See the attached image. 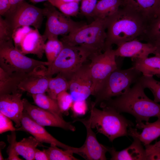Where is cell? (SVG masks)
Listing matches in <instances>:
<instances>
[{
  "label": "cell",
  "instance_id": "3957f363",
  "mask_svg": "<svg viewBox=\"0 0 160 160\" xmlns=\"http://www.w3.org/2000/svg\"><path fill=\"white\" fill-rule=\"evenodd\" d=\"M109 17L95 19L90 23L63 36L60 40L64 43L81 47L89 54L90 57L101 53L105 50Z\"/></svg>",
  "mask_w": 160,
  "mask_h": 160
},
{
  "label": "cell",
  "instance_id": "b9f144b4",
  "mask_svg": "<svg viewBox=\"0 0 160 160\" xmlns=\"http://www.w3.org/2000/svg\"><path fill=\"white\" fill-rule=\"evenodd\" d=\"M35 160H49L45 149L41 151L37 148L35 153Z\"/></svg>",
  "mask_w": 160,
  "mask_h": 160
},
{
  "label": "cell",
  "instance_id": "d4e9b609",
  "mask_svg": "<svg viewBox=\"0 0 160 160\" xmlns=\"http://www.w3.org/2000/svg\"><path fill=\"white\" fill-rule=\"evenodd\" d=\"M124 0H100L97 1L92 17L105 18L112 15L123 6Z\"/></svg>",
  "mask_w": 160,
  "mask_h": 160
},
{
  "label": "cell",
  "instance_id": "cb8c5ba5",
  "mask_svg": "<svg viewBox=\"0 0 160 160\" xmlns=\"http://www.w3.org/2000/svg\"><path fill=\"white\" fill-rule=\"evenodd\" d=\"M44 146L33 137L23 138L19 142L16 141L15 150L19 155L27 160H35V153L37 146Z\"/></svg>",
  "mask_w": 160,
  "mask_h": 160
},
{
  "label": "cell",
  "instance_id": "bcb514c9",
  "mask_svg": "<svg viewBox=\"0 0 160 160\" xmlns=\"http://www.w3.org/2000/svg\"><path fill=\"white\" fill-rule=\"evenodd\" d=\"M62 1L66 2H79L81 0H62Z\"/></svg>",
  "mask_w": 160,
  "mask_h": 160
},
{
  "label": "cell",
  "instance_id": "30bf717a",
  "mask_svg": "<svg viewBox=\"0 0 160 160\" xmlns=\"http://www.w3.org/2000/svg\"><path fill=\"white\" fill-rule=\"evenodd\" d=\"M3 16L13 31L24 26L40 28L43 19V9L27 3L24 0L13 10L8 11Z\"/></svg>",
  "mask_w": 160,
  "mask_h": 160
},
{
  "label": "cell",
  "instance_id": "f35d334b",
  "mask_svg": "<svg viewBox=\"0 0 160 160\" xmlns=\"http://www.w3.org/2000/svg\"><path fill=\"white\" fill-rule=\"evenodd\" d=\"M31 29L29 26H24L17 28L14 31L12 38L15 47L18 46L24 35Z\"/></svg>",
  "mask_w": 160,
  "mask_h": 160
},
{
  "label": "cell",
  "instance_id": "ee69618b",
  "mask_svg": "<svg viewBox=\"0 0 160 160\" xmlns=\"http://www.w3.org/2000/svg\"><path fill=\"white\" fill-rule=\"evenodd\" d=\"M153 45L156 48L155 54L156 53H160V41L155 43Z\"/></svg>",
  "mask_w": 160,
  "mask_h": 160
},
{
  "label": "cell",
  "instance_id": "83f0119b",
  "mask_svg": "<svg viewBox=\"0 0 160 160\" xmlns=\"http://www.w3.org/2000/svg\"><path fill=\"white\" fill-rule=\"evenodd\" d=\"M139 39L153 44L160 41V15L148 24L144 33Z\"/></svg>",
  "mask_w": 160,
  "mask_h": 160
},
{
  "label": "cell",
  "instance_id": "f1b7e54d",
  "mask_svg": "<svg viewBox=\"0 0 160 160\" xmlns=\"http://www.w3.org/2000/svg\"><path fill=\"white\" fill-rule=\"evenodd\" d=\"M63 47V42L58 39V37H53L47 39L45 44L44 53L49 65L51 64L56 59Z\"/></svg>",
  "mask_w": 160,
  "mask_h": 160
},
{
  "label": "cell",
  "instance_id": "1f68e13d",
  "mask_svg": "<svg viewBox=\"0 0 160 160\" xmlns=\"http://www.w3.org/2000/svg\"><path fill=\"white\" fill-rule=\"evenodd\" d=\"M139 80L143 87L149 89L154 96V101L160 103V81L155 79L153 76L143 75Z\"/></svg>",
  "mask_w": 160,
  "mask_h": 160
},
{
  "label": "cell",
  "instance_id": "e575fe53",
  "mask_svg": "<svg viewBox=\"0 0 160 160\" xmlns=\"http://www.w3.org/2000/svg\"><path fill=\"white\" fill-rule=\"evenodd\" d=\"M10 135H7V140L9 143L7 150L8 157L6 160H22L19 157V155L15 150L14 145L16 141L15 131L11 132Z\"/></svg>",
  "mask_w": 160,
  "mask_h": 160
},
{
  "label": "cell",
  "instance_id": "44dd1931",
  "mask_svg": "<svg viewBox=\"0 0 160 160\" xmlns=\"http://www.w3.org/2000/svg\"><path fill=\"white\" fill-rule=\"evenodd\" d=\"M134 140L132 144L125 149L116 151L113 148H110L109 152L111 156V160H145L146 153L142 142L137 137H132Z\"/></svg>",
  "mask_w": 160,
  "mask_h": 160
},
{
  "label": "cell",
  "instance_id": "8fae6325",
  "mask_svg": "<svg viewBox=\"0 0 160 160\" xmlns=\"http://www.w3.org/2000/svg\"><path fill=\"white\" fill-rule=\"evenodd\" d=\"M69 90L73 101L86 100L94 95L93 83L89 64H84L75 72L69 80Z\"/></svg>",
  "mask_w": 160,
  "mask_h": 160
},
{
  "label": "cell",
  "instance_id": "52a82bcc",
  "mask_svg": "<svg viewBox=\"0 0 160 160\" xmlns=\"http://www.w3.org/2000/svg\"><path fill=\"white\" fill-rule=\"evenodd\" d=\"M63 43V47L60 54L47 66V75L50 77L60 73L69 80L72 75L84 64L90 55L79 47Z\"/></svg>",
  "mask_w": 160,
  "mask_h": 160
},
{
  "label": "cell",
  "instance_id": "ffe728a7",
  "mask_svg": "<svg viewBox=\"0 0 160 160\" xmlns=\"http://www.w3.org/2000/svg\"><path fill=\"white\" fill-rule=\"evenodd\" d=\"M136 127L143 129L140 133L136 129L129 127L128 129V135L138 138L144 145L149 144L152 142L160 137V118L153 123L142 122L137 123Z\"/></svg>",
  "mask_w": 160,
  "mask_h": 160
},
{
  "label": "cell",
  "instance_id": "5b68a950",
  "mask_svg": "<svg viewBox=\"0 0 160 160\" xmlns=\"http://www.w3.org/2000/svg\"><path fill=\"white\" fill-rule=\"evenodd\" d=\"M142 73L132 66L126 69L118 68L107 77L94 95L95 106L114 97L120 96L127 91L132 84L141 76Z\"/></svg>",
  "mask_w": 160,
  "mask_h": 160
},
{
  "label": "cell",
  "instance_id": "9a60e30c",
  "mask_svg": "<svg viewBox=\"0 0 160 160\" xmlns=\"http://www.w3.org/2000/svg\"><path fill=\"white\" fill-rule=\"evenodd\" d=\"M47 68L41 65L28 73L20 81L18 89L31 94L47 92L50 77L47 75Z\"/></svg>",
  "mask_w": 160,
  "mask_h": 160
},
{
  "label": "cell",
  "instance_id": "8d00e7d4",
  "mask_svg": "<svg viewBox=\"0 0 160 160\" xmlns=\"http://www.w3.org/2000/svg\"><path fill=\"white\" fill-rule=\"evenodd\" d=\"M11 119L0 112V134L8 131H15L16 128L13 124Z\"/></svg>",
  "mask_w": 160,
  "mask_h": 160
},
{
  "label": "cell",
  "instance_id": "6da1fadb",
  "mask_svg": "<svg viewBox=\"0 0 160 160\" xmlns=\"http://www.w3.org/2000/svg\"><path fill=\"white\" fill-rule=\"evenodd\" d=\"M144 89L139 79L123 94L101 103L100 106L129 113L135 117L137 123L148 122L152 117L160 118V104L149 98Z\"/></svg>",
  "mask_w": 160,
  "mask_h": 160
},
{
  "label": "cell",
  "instance_id": "681fc988",
  "mask_svg": "<svg viewBox=\"0 0 160 160\" xmlns=\"http://www.w3.org/2000/svg\"><path fill=\"white\" fill-rule=\"evenodd\" d=\"M0 160H4V159L2 155V153H1V150H0Z\"/></svg>",
  "mask_w": 160,
  "mask_h": 160
},
{
  "label": "cell",
  "instance_id": "d6a6232c",
  "mask_svg": "<svg viewBox=\"0 0 160 160\" xmlns=\"http://www.w3.org/2000/svg\"><path fill=\"white\" fill-rule=\"evenodd\" d=\"M56 100L62 113L68 114V110L71 108L74 102L70 94L67 91H63L57 95Z\"/></svg>",
  "mask_w": 160,
  "mask_h": 160
},
{
  "label": "cell",
  "instance_id": "d590c367",
  "mask_svg": "<svg viewBox=\"0 0 160 160\" xmlns=\"http://www.w3.org/2000/svg\"><path fill=\"white\" fill-rule=\"evenodd\" d=\"M80 8V13L86 17H92L97 2V0H81Z\"/></svg>",
  "mask_w": 160,
  "mask_h": 160
},
{
  "label": "cell",
  "instance_id": "9c48e42d",
  "mask_svg": "<svg viewBox=\"0 0 160 160\" xmlns=\"http://www.w3.org/2000/svg\"><path fill=\"white\" fill-rule=\"evenodd\" d=\"M116 57L114 50L111 47L89 57L91 61L89 68L93 83V96L110 74L118 68Z\"/></svg>",
  "mask_w": 160,
  "mask_h": 160
},
{
  "label": "cell",
  "instance_id": "7402d4cb",
  "mask_svg": "<svg viewBox=\"0 0 160 160\" xmlns=\"http://www.w3.org/2000/svg\"><path fill=\"white\" fill-rule=\"evenodd\" d=\"M150 57L137 59L132 60L133 66L144 76L160 77V53Z\"/></svg>",
  "mask_w": 160,
  "mask_h": 160
},
{
  "label": "cell",
  "instance_id": "e0dca14e",
  "mask_svg": "<svg viewBox=\"0 0 160 160\" xmlns=\"http://www.w3.org/2000/svg\"><path fill=\"white\" fill-rule=\"evenodd\" d=\"M156 49L153 44L142 43L135 39L121 44L114 50L116 57H131L132 61L148 57L150 54H155Z\"/></svg>",
  "mask_w": 160,
  "mask_h": 160
},
{
  "label": "cell",
  "instance_id": "5bb4252c",
  "mask_svg": "<svg viewBox=\"0 0 160 160\" xmlns=\"http://www.w3.org/2000/svg\"><path fill=\"white\" fill-rule=\"evenodd\" d=\"M79 121L85 126L87 131L85 141L81 146L82 157L89 160H106V153L109 152L110 148L100 143L95 134L92 130L88 119H77L74 122Z\"/></svg>",
  "mask_w": 160,
  "mask_h": 160
},
{
  "label": "cell",
  "instance_id": "7bdbcfd3",
  "mask_svg": "<svg viewBox=\"0 0 160 160\" xmlns=\"http://www.w3.org/2000/svg\"><path fill=\"white\" fill-rule=\"evenodd\" d=\"M24 0H9L10 5V8L9 11H11L13 10L19 4Z\"/></svg>",
  "mask_w": 160,
  "mask_h": 160
},
{
  "label": "cell",
  "instance_id": "ba28073f",
  "mask_svg": "<svg viewBox=\"0 0 160 160\" xmlns=\"http://www.w3.org/2000/svg\"><path fill=\"white\" fill-rule=\"evenodd\" d=\"M43 9L44 16L47 17L45 30L43 35L47 40L59 35H65L73 32L86 24L77 22L57 10L49 1Z\"/></svg>",
  "mask_w": 160,
  "mask_h": 160
},
{
  "label": "cell",
  "instance_id": "7dc6e473",
  "mask_svg": "<svg viewBox=\"0 0 160 160\" xmlns=\"http://www.w3.org/2000/svg\"><path fill=\"white\" fill-rule=\"evenodd\" d=\"M153 145L154 146L160 148V140L156 142Z\"/></svg>",
  "mask_w": 160,
  "mask_h": 160
},
{
  "label": "cell",
  "instance_id": "2e32d148",
  "mask_svg": "<svg viewBox=\"0 0 160 160\" xmlns=\"http://www.w3.org/2000/svg\"><path fill=\"white\" fill-rule=\"evenodd\" d=\"M22 91L18 90L13 93L0 95V112L9 117L19 128L24 111Z\"/></svg>",
  "mask_w": 160,
  "mask_h": 160
},
{
  "label": "cell",
  "instance_id": "74e56055",
  "mask_svg": "<svg viewBox=\"0 0 160 160\" xmlns=\"http://www.w3.org/2000/svg\"><path fill=\"white\" fill-rule=\"evenodd\" d=\"M71 108L74 116H81L85 114L87 105L86 100L75 101Z\"/></svg>",
  "mask_w": 160,
  "mask_h": 160
},
{
  "label": "cell",
  "instance_id": "4fadbf2b",
  "mask_svg": "<svg viewBox=\"0 0 160 160\" xmlns=\"http://www.w3.org/2000/svg\"><path fill=\"white\" fill-rule=\"evenodd\" d=\"M24 110L31 118L37 124L43 127L50 126L74 131L75 127L70 122L52 113L31 104L25 99H23Z\"/></svg>",
  "mask_w": 160,
  "mask_h": 160
},
{
  "label": "cell",
  "instance_id": "836d02e7",
  "mask_svg": "<svg viewBox=\"0 0 160 160\" xmlns=\"http://www.w3.org/2000/svg\"><path fill=\"white\" fill-rule=\"evenodd\" d=\"M13 32L7 21L0 15V42L12 40Z\"/></svg>",
  "mask_w": 160,
  "mask_h": 160
},
{
  "label": "cell",
  "instance_id": "f546056e",
  "mask_svg": "<svg viewBox=\"0 0 160 160\" xmlns=\"http://www.w3.org/2000/svg\"><path fill=\"white\" fill-rule=\"evenodd\" d=\"M48 1L62 13L70 17L76 16L80 11L79 2H66L62 0H50Z\"/></svg>",
  "mask_w": 160,
  "mask_h": 160
},
{
  "label": "cell",
  "instance_id": "4dcf8cb0",
  "mask_svg": "<svg viewBox=\"0 0 160 160\" xmlns=\"http://www.w3.org/2000/svg\"><path fill=\"white\" fill-rule=\"evenodd\" d=\"M58 146L53 144L45 149L49 160H79L73 156L72 151L60 149Z\"/></svg>",
  "mask_w": 160,
  "mask_h": 160
},
{
  "label": "cell",
  "instance_id": "ab89813d",
  "mask_svg": "<svg viewBox=\"0 0 160 160\" xmlns=\"http://www.w3.org/2000/svg\"><path fill=\"white\" fill-rule=\"evenodd\" d=\"M146 153V160H160V148L153 145H144Z\"/></svg>",
  "mask_w": 160,
  "mask_h": 160
},
{
  "label": "cell",
  "instance_id": "277c9868",
  "mask_svg": "<svg viewBox=\"0 0 160 160\" xmlns=\"http://www.w3.org/2000/svg\"><path fill=\"white\" fill-rule=\"evenodd\" d=\"M102 108L97 109L92 103L88 118L91 128H95L98 132L107 137L111 142L117 137L128 135V128L133 126V124L114 109Z\"/></svg>",
  "mask_w": 160,
  "mask_h": 160
},
{
  "label": "cell",
  "instance_id": "484cf974",
  "mask_svg": "<svg viewBox=\"0 0 160 160\" xmlns=\"http://www.w3.org/2000/svg\"><path fill=\"white\" fill-rule=\"evenodd\" d=\"M34 103L37 106L63 118V113L58 105L56 100L45 93L32 95Z\"/></svg>",
  "mask_w": 160,
  "mask_h": 160
},
{
  "label": "cell",
  "instance_id": "7a4b0ae2",
  "mask_svg": "<svg viewBox=\"0 0 160 160\" xmlns=\"http://www.w3.org/2000/svg\"><path fill=\"white\" fill-rule=\"evenodd\" d=\"M147 25V22L140 14L123 6L109 17L105 50L112 47L113 44L118 47L125 42L139 39L144 33Z\"/></svg>",
  "mask_w": 160,
  "mask_h": 160
},
{
  "label": "cell",
  "instance_id": "ac0fdd59",
  "mask_svg": "<svg viewBox=\"0 0 160 160\" xmlns=\"http://www.w3.org/2000/svg\"><path fill=\"white\" fill-rule=\"evenodd\" d=\"M46 40L38 29L32 28L24 35L15 48L24 55L32 54L41 59L44 53Z\"/></svg>",
  "mask_w": 160,
  "mask_h": 160
},
{
  "label": "cell",
  "instance_id": "f6af8a7d",
  "mask_svg": "<svg viewBox=\"0 0 160 160\" xmlns=\"http://www.w3.org/2000/svg\"><path fill=\"white\" fill-rule=\"evenodd\" d=\"M30 1L33 3H36L38 2H43L44 1H49L50 0H30Z\"/></svg>",
  "mask_w": 160,
  "mask_h": 160
},
{
  "label": "cell",
  "instance_id": "8992f818",
  "mask_svg": "<svg viewBox=\"0 0 160 160\" xmlns=\"http://www.w3.org/2000/svg\"><path fill=\"white\" fill-rule=\"evenodd\" d=\"M13 40L0 42V68L9 73H28L48 62L28 57L15 47Z\"/></svg>",
  "mask_w": 160,
  "mask_h": 160
},
{
  "label": "cell",
  "instance_id": "d6986e66",
  "mask_svg": "<svg viewBox=\"0 0 160 160\" xmlns=\"http://www.w3.org/2000/svg\"><path fill=\"white\" fill-rule=\"evenodd\" d=\"M160 0H124L123 6L127 7L141 16L148 24L157 17Z\"/></svg>",
  "mask_w": 160,
  "mask_h": 160
},
{
  "label": "cell",
  "instance_id": "c3c4849f",
  "mask_svg": "<svg viewBox=\"0 0 160 160\" xmlns=\"http://www.w3.org/2000/svg\"><path fill=\"white\" fill-rule=\"evenodd\" d=\"M160 15V6H159V9L158 10V11L157 12V17L159 16Z\"/></svg>",
  "mask_w": 160,
  "mask_h": 160
},
{
  "label": "cell",
  "instance_id": "4316f807",
  "mask_svg": "<svg viewBox=\"0 0 160 160\" xmlns=\"http://www.w3.org/2000/svg\"><path fill=\"white\" fill-rule=\"evenodd\" d=\"M69 80L64 76L58 73L55 77H50L47 92L48 95L56 100L57 95L61 92L69 89Z\"/></svg>",
  "mask_w": 160,
  "mask_h": 160
},
{
  "label": "cell",
  "instance_id": "7c38bea8",
  "mask_svg": "<svg viewBox=\"0 0 160 160\" xmlns=\"http://www.w3.org/2000/svg\"><path fill=\"white\" fill-rule=\"evenodd\" d=\"M21 125L16 129L30 134L40 143L53 144L64 150H68L74 153L82 156L81 147L75 148L60 142L50 134L44 127L35 122L24 110L22 118Z\"/></svg>",
  "mask_w": 160,
  "mask_h": 160
},
{
  "label": "cell",
  "instance_id": "603a6c76",
  "mask_svg": "<svg viewBox=\"0 0 160 160\" xmlns=\"http://www.w3.org/2000/svg\"><path fill=\"white\" fill-rule=\"evenodd\" d=\"M28 73H9L0 68V95L9 94L18 91L21 81Z\"/></svg>",
  "mask_w": 160,
  "mask_h": 160
},
{
  "label": "cell",
  "instance_id": "60d3db41",
  "mask_svg": "<svg viewBox=\"0 0 160 160\" xmlns=\"http://www.w3.org/2000/svg\"><path fill=\"white\" fill-rule=\"evenodd\" d=\"M9 0H0V15L3 16L10 9Z\"/></svg>",
  "mask_w": 160,
  "mask_h": 160
}]
</instances>
